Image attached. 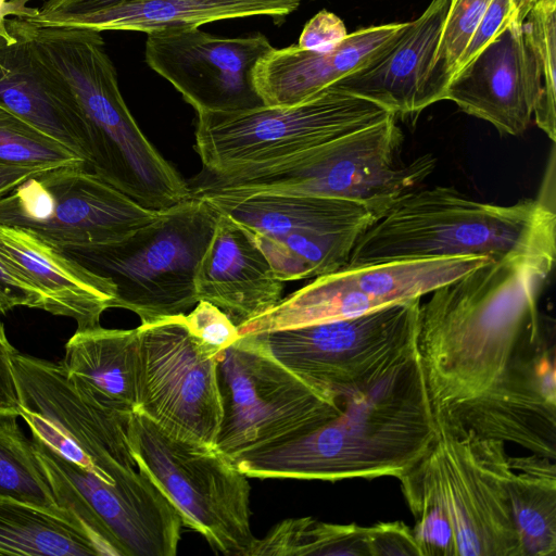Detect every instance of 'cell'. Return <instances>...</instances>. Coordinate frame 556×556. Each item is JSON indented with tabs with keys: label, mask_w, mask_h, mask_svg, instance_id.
Segmentation results:
<instances>
[{
	"label": "cell",
	"mask_w": 556,
	"mask_h": 556,
	"mask_svg": "<svg viewBox=\"0 0 556 556\" xmlns=\"http://www.w3.org/2000/svg\"><path fill=\"white\" fill-rule=\"evenodd\" d=\"M551 273L489 260L420 303L417 351L434 414L484 391L548 330L539 299Z\"/></svg>",
	"instance_id": "6da1fadb"
},
{
	"label": "cell",
	"mask_w": 556,
	"mask_h": 556,
	"mask_svg": "<svg viewBox=\"0 0 556 556\" xmlns=\"http://www.w3.org/2000/svg\"><path fill=\"white\" fill-rule=\"evenodd\" d=\"M340 415L233 459L251 478L339 481L399 477L431 447L435 414L416 350L376 383L342 396Z\"/></svg>",
	"instance_id": "7a4b0ae2"
},
{
	"label": "cell",
	"mask_w": 556,
	"mask_h": 556,
	"mask_svg": "<svg viewBox=\"0 0 556 556\" xmlns=\"http://www.w3.org/2000/svg\"><path fill=\"white\" fill-rule=\"evenodd\" d=\"M480 256L523 261L553 270L556 213L547 194L502 205L452 187L414 189L356 240L348 264Z\"/></svg>",
	"instance_id": "3957f363"
},
{
	"label": "cell",
	"mask_w": 556,
	"mask_h": 556,
	"mask_svg": "<svg viewBox=\"0 0 556 556\" xmlns=\"http://www.w3.org/2000/svg\"><path fill=\"white\" fill-rule=\"evenodd\" d=\"M5 24L78 101L92 135L91 172L151 210L164 211L191 198L188 181L146 137L126 105L101 31L38 26L18 17Z\"/></svg>",
	"instance_id": "277c9868"
},
{
	"label": "cell",
	"mask_w": 556,
	"mask_h": 556,
	"mask_svg": "<svg viewBox=\"0 0 556 556\" xmlns=\"http://www.w3.org/2000/svg\"><path fill=\"white\" fill-rule=\"evenodd\" d=\"M395 116L302 153L222 172L202 170L188 181L191 198L304 194L351 201L378 218L434 169L431 154L405 163Z\"/></svg>",
	"instance_id": "5b68a950"
},
{
	"label": "cell",
	"mask_w": 556,
	"mask_h": 556,
	"mask_svg": "<svg viewBox=\"0 0 556 556\" xmlns=\"http://www.w3.org/2000/svg\"><path fill=\"white\" fill-rule=\"evenodd\" d=\"M217 217L205 199L190 198L119 242L63 252L113 282L114 307L150 324L198 303L195 276Z\"/></svg>",
	"instance_id": "8992f818"
},
{
	"label": "cell",
	"mask_w": 556,
	"mask_h": 556,
	"mask_svg": "<svg viewBox=\"0 0 556 556\" xmlns=\"http://www.w3.org/2000/svg\"><path fill=\"white\" fill-rule=\"evenodd\" d=\"M217 377L223 418L215 447L232 460L303 435L343 408L342 396L286 368L253 334L222 352Z\"/></svg>",
	"instance_id": "52a82bcc"
},
{
	"label": "cell",
	"mask_w": 556,
	"mask_h": 556,
	"mask_svg": "<svg viewBox=\"0 0 556 556\" xmlns=\"http://www.w3.org/2000/svg\"><path fill=\"white\" fill-rule=\"evenodd\" d=\"M127 434L136 465L173 501L184 526L224 555H251V488L232 459L215 445L172 435L138 412L130 415Z\"/></svg>",
	"instance_id": "ba28073f"
},
{
	"label": "cell",
	"mask_w": 556,
	"mask_h": 556,
	"mask_svg": "<svg viewBox=\"0 0 556 556\" xmlns=\"http://www.w3.org/2000/svg\"><path fill=\"white\" fill-rule=\"evenodd\" d=\"M384 108L334 86L290 106L198 113L194 149L207 172L262 164L379 123Z\"/></svg>",
	"instance_id": "9c48e42d"
},
{
	"label": "cell",
	"mask_w": 556,
	"mask_h": 556,
	"mask_svg": "<svg viewBox=\"0 0 556 556\" xmlns=\"http://www.w3.org/2000/svg\"><path fill=\"white\" fill-rule=\"evenodd\" d=\"M200 199L235 220L283 282L317 278L345 266L358 237L378 219L362 204L315 195Z\"/></svg>",
	"instance_id": "30bf717a"
},
{
	"label": "cell",
	"mask_w": 556,
	"mask_h": 556,
	"mask_svg": "<svg viewBox=\"0 0 556 556\" xmlns=\"http://www.w3.org/2000/svg\"><path fill=\"white\" fill-rule=\"evenodd\" d=\"M420 303L250 334L295 375L343 396L376 383L417 350Z\"/></svg>",
	"instance_id": "8fae6325"
},
{
	"label": "cell",
	"mask_w": 556,
	"mask_h": 556,
	"mask_svg": "<svg viewBox=\"0 0 556 556\" xmlns=\"http://www.w3.org/2000/svg\"><path fill=\"white\" fill-rule=\"evenodd\" d=\"M12 368L18 415L33 439L106 483L137 468L127 434L131 414L85 394L61 363L16 351Z\"/></svg>",
	"instance_id": "7c38bea8"
},
{
	"label": "cell",
	"mask_w": 556,
	"mask_h": 556,
	"mask_svg": "<svg viewBox=\"0 0 556 556\" xmlns=\"http://www.w3.org/2000/svg\"><path fill=\"white\" fill-rule=\"evenodd\" d=\"M136 410L177 438L215 445L223 406L220 355L189 331L185 314L138 328Z\"/></svg>",
	"instance_id": "4fadbf2b"
},
{
	"label": "cell",
	"mask_w": 556,
	"mask_h": 556,
	"mask_svg": "<svg viewBox=\"0 0 556 556\" xmlns=\"http://www.w3.org/2000/svg\"><path fill=\"white\" fill-rule=\"evenodd\" d=\"M489 260L463 256L346 264L315 278L268 312L242 324L239 334L353 318L421 299Z\"/></svg>",
	"instance_id": "5bb4252c"
},
{
	"label": "cell",
	"mask_w": 556,
	"mask_h": 556,
	"mask_svg": "<svg viewBox=\"0 0 556 556\" xmlns=\"http://www.w3.org/2000/svg\"><path fill=\"white\" fill-rule=\"evenodd\" d=\"M433 443L455 530L456 556H523L505 443L480 439L435 415Z\"/></svg>",
	"instance_id": "9a60e30c"
},
{
	"label": "cell",
	"mask_w": 556,
	"mask_h": 556,
	"mask_svg": "<svg viewBox=\"0 0 556 556\" xmlns=\"http://www.w3.org/2000/svg\"><path fill=\"white\" fill-rule=\"evenodd\" d=\"M273 49L262 34L223 37L173 27L147 34L144 60L197 113L236 112L265 105L254 72Z\"/></svg>",
	"instance_id": "2e32d148"
},
{
	"label": "cell",
	"mask_w": 556,
	"mask_h": 556,
	"mask_svg": "<svg viewBox=\"0 0 556 556\" xmlns=\"http://www.w3.org/2000/svg\"><path fill=\"white\" fill-rule=\"evenodd\" d=\"M548 330L521 348L484 391L437 413L480 439L511 442L556 458V370Z\"/></svg>",
	"instance_id": "e0dca14e"
},
{
	"label": "cell",
	"mask_w": 556,
	"mask_h": 556,
	"mask_svg": "<svg viewBox=\"0 0 556 556\" xmlns=\"http://www.w3.org/2000/svg\"><path fill=\"white\" fill-rule=\"evenodd\" d=\"M523 20L491 39L448 83L444 100L490 123L501 135L519 136L530 125L542 89L536 55Z\"/></svg>",
	"instance_id": "ac0fdd59"
},
{
	"label": "cell",
	"mask_w": 556,
	"mask_h": 556,
	"mask_svg": "<svg viewBox=\"0 0 556 556\" xmlns=\"http://www.w3.org/2000/svg\"><path fill=\"white\" fill-rule=\"evenodd\" d=\"M51 193L47 219L26 228L59 250L119 242L155 219L161 211L140 205L86 164L39 175Z\"/></svg>",
	"instance_id": "d6986e66"
},
{
	"label": "cell",
	"mask_w": 556,
	"mask_h": 556,
	"mask_svg": "<svg viewBox=\"0 0 556 556\" xmlns=\"http://www.w3.org/2000/svg\"><path fill=\"white\" fill-rule=\"evenodd\" d=\"M52 454L92 511L119 542L126 556L176 555L184 526L181 515L141 465L137 464V469L114 483H106Z\"/></svg>",
	"instance_id": "ffe728a7"
},
{
	"label": "cell",
	"mask_w": 556,
	"mask_h": 556,
	"mask_svg": "<svg viewBox=\"0 0 556 556\" xmlns=\"http://www.w3.org/2000/svg\"><path fill=\"white\" fill-rule=\"evenodd\" d=\"M0 104L67 147L89 168L92 135L78 101L33 47L11 33L0 36Z\"/></svg>",
	"instance_id": "44dd1931"
},
{
	"label": "cell",
	"mask_w": 556,
	"mask_h": 556,
	"mask_svg": "<svg viewBox=\"0 0 556 556\" xmlns=\"http://www.w3.org/2000/svg\"><path fill=\"white\" fill-rule=\"evenodd\" d=\"M407 26L408 22H403L361 28L323 50H304L298 45L274 48L255 68V87L265 105L301 103L370 63Z\"/></svg>",
	"instance_id": "7402d4cb"
},
{
	"label": "cell",
	"mask_w": 556,
	"mask_h": 556,
	"mask_svg": "<svg viewBox=\"0 0 556 556\" xmlns=\"http://www.w3.org/2000/svg\"><path fill=\"white\" fill-rule=\"evenodd\" d=\"M0 261L29 280L45 295L46 312L72 318L77 329L100 326L113 308V282L85 267L35 232L0 225Z\"/></svg>",
	"instance_id": "603a6c76"
},
{
	"label": "cell",
	"mask_w": 556,
	"mask_h": 556,
	"mask_svg": "<svg viewBox=\"0 0 556 556\" xmlns=\"http://www.w3.org/2000/svg\"><path fill=\"white\" fill-rule=\"evenodd\" d=\"M283 283L245 231L218 212L195 276L198 300L220 308L238 328L278 304Z\"/></svg>",
	"instance_id": "cb8c5ba5"
},
{
	"label": "cell",
	"mask_w": 556,
	"mask_h": 556,
	"mask_svg": "<svg viewBox=\"0 0 556 556\" xmlns=\"http://www.w3.org/2000/svg\"><path fill=\"white\" fill-rule=\"evenodd\" d=\"M448 5L450 0H431L387 50L331 86L369 100L395 117L418 115Z\"/></svg>",
	"instance_id": "d4e9b609"
},
{
	"label": "cell",
	"mask_w": 556,
	"mask_h": 556,
	"mask_svg": "<svg viewBox=\"0 0 556 556\" xmlns=\"http://www.w3.org/2000/svg\"><path fill=\"white\" fill-rule=\"evenodd\" d=\"M302 0H136L97 12L39 18L29 23L47 27L134 30L149 34L173 27L250 16L282 18Z\"/></svg>",
	"instance_id": "484cf974"
},
{
	"label": "cell",
	"mask_w": 556,
	"mask_h": 556,
	"mask_svg": "<svg viewBox=\"0 0 556 556\" xmlns=\"http://www.w3.org/2000/svg\"><path fill=\"white\" fill-rule=\"evenodd\" d=\"M70 380L102 406L131 414L137 406L138 331L77 329L65 344Z\"/></svg>",
	"instance_id": "4316f807"
},
{
	"label": "cell",
	"mask_w": 556,
	"mask_h": 556,
	"mask_svg": "<svg viewBox=\"0 0 556 556\" xmlns=\"http://www.w3.org/2000/svg\"><path fill=\"white\" fill-rule=\"evenodd\" d=\"M508 459L510 506L523 556H555V463L536 454Z\"/></svg>",
	"instance_id": "83f0119b"
},
{
	"label": "cell",
	"mask_w": 556,
	"mask_h": 556,
	"mask_svg": "<svg viewBox=\"0 0 556 556\" xmlns=\"http://www.w3.org/2000/svg\"><path fill=\"white\" fill-rule=\"evenodd\" d=\"M0 555L87 556L97 552L74 522L0 495Z\"/></svg>",
	"instance_id": "f1b7e54d"
},
{
	"label": "cell",
	"mask_w": 556,
	"mask_h": 556,
	"mask_svg": "<svg viewBox=\"0 0 556 556\" xmlns=\"http://www.w3.org/2000/svg\"><path fill=\"white\" fill-rule=\"evenodd\" d=\"M396 478L415 518L413 533L421 556H456L454 523L433 444Z\"/></svg>",
	"instance_id": "f546056e"
},
{
	"label": "cell",
	"mask_w": 556,
	"mask_h": 556,
	"mask_svg": "<svg viewBox=\"0 0 556 556\" xmlns=\"http://www.w3.org/2000/svg\"><path fill=\"white\" fill-rule=\"evenodd\" d=\"M370 556L367 527L290 518L256 539L250 556Z\"/></svg>",
	"instance_id": "4dcf8cb0"
},
{
	"label": "cell",
	"mask_w": 556,
	"mask_h": 556,
	"mask_svg": "<svg viewBox=\"0 0 556 556\" xmlns=\"http://www.w3.org/2000/svg\"><path fill=\"white\" fill-rule=\"evenodd\" d=\"M17 417L16 415L0 417V495L67 519L78 526L59 506L36 456L33 440L24 435L17 424Z\"/></svg>",
	"instance_id": "1f68e13d"
},
{
	"label": "cell",
	"mask_w": 556,
	"mask_h": 556,
	"mask_svg": "<svg viewBox=\"0 0 556 556\" xmlns=\"http://www.w3.org/2000/svg\"><path fill=\"white\" fill-rule=\"evenodd\" d=\"M491 1L450 0L435 56L422 89V110L444 100L446 87Z\"/></svg>",
	"instance_id": "d6a6232c"
},
{
	"label": "cell",
	"mask_w": 556,
	"mask_h": 556,
	"mask_svg": "<svg viewBox=\"0 0 556 556\" xmlns=\"http://www.w3.org/2000/svg\"><path fill=\"white\" fill-rule=\"evenodd\" d=\"M0 164L56 168L86 162L56 139L0 104Z\"/></svg>",
	"instance_id": "836d02e7"
},
{
	"label": "cell",
	"mask_w": 556,
	"mask_h": 556,
	"mask_svg": "<svg viewBox=\"0 0 556 556\" xmlns=\"http://www.w3.org/2000/svg\"><path fill=\"white\" fill-rule=\"evenodd\" d=\"M541 74L542 89L534 121L553 141L556 117V0H538L522 22Z\"/></svg>",
	"instance_id": "e575fe53"
},
{
	"label": "cell",
	"mask_w": 556,
	"mask_h": 556,
	"mask_svg": "<svg viewBox=\"0 0 556 556\" xmlns=\"http://www.w3.org/2000/svg\"><path fill=\"white\" fill-rule=\"evenodd\" d=\"M190 333L208 351L220 355L239 338L237 326L217 306L207 301H198L194 308L185 314Z\"/></svg>",
	"instance_id": "d590c367"
},
{
	"label": "cell",
	"mask_w": 556,
	"mask_h": 556,
	"mask_svg": "<svg viewBox=\"0 0 556 556\" xmlns=\"http://www.w3.org/2000/svg\"><path fill=\"white\" fill-rule=\"evenodd\" d=\"M536 2L538 0H492L459 60L456 73L510 23L525 20Z\"/></svg>",
	"instance_id": "8d00e7d4"
},
{
	"label": "cell",
	"mask_w": 556,
	"mask_h": 556,
	"mask_svg": "<svg viewBox=\"0 0 556 556\" xmlns=\"http://www.w3.org/2000/svg\"><path fill=\"white\" fill-rule=\"evenodd\" d=\"M370 556H421L413 529L402 521L367 527Z\"/></svg>",
	"instance_id": "74e56055"
},
{
	"label": "cell",
	"mask_w": 556,
	"mask_h": 556,
	"mask_svg": "<svg viewBox=\"0 0 556 556\" xmlns=\"http://www.w3.org/2000/svg\"><path fill=\"white\" fill-rule=\"evenodd\" d=\"M16 306L46 311L47 301L29 280L0 261V317Z\"/></svg>",
	"instance_id": "f35d334b"
},
{
	"label": "cell",
	"mask_w": 556,
	"mask_h": 556,
	"mask_svg": "<svg viewBox=\"0 0 556 556\" xmlns=\"http://www.w3.org/2000/svg\"><path fill=\"white\" fill-rule=\"evenodd\" d=\"M346 36L343 21L334 13L321 10L305 24L296 45L304 50H323L333 47Z\"/></svg>",
	"instance_id": "ab89813d"
},
{
	"label": "cell",
	"mask_w": 556,
	"mask_h": 556,
	"mask_svg": "<svg viewBox=\"0 0 556 556\" xmlns=\"http://www.w3.org/2000/svg\"><path fill=\"white\" fill-rule=\"evenodd\" d=\"M16 350L9 342L3 324L0 323V417L18 415V397L12 368Z\"/></svg>",
	"instance_id": "60d3db41"
},
{
	"label": "cell",
	"mask_w": 556,
	"mask_h": 556,
	"mask_svg": "<svg viewBox=\"0 0 556 556\" xmlns=\"http://www.w3.org/2000/svg\"><path fill=\"white\" fill-rule=\"evenodd\" d=\"M131 1L136 0H47L38 8L39 11L35 16L25 21L33 22L46 17L86 14Z\"/></svg>",
	"instance_id": "b9f144b4"
},
{
	"label": "cell",
	"mask_w": 556,
	"mask_h": 556,
	"mask_svg": "<svg viewBox=\"0 0 556 556\" xmlns=\"http://www.w3.org/2000/svg\"><path fill=\"white\" fill-rule=\"evenodd\" d=\"M53 169L46 166L0 164V195L16 188L25 180Z\"/></svg>",
	"instance_id": "7bdbcfd3"
},
{
	"label": "cell",
	"mask_w": 556,
	"mask_h": 556,
	"mask_svg": "<svg viewBox=\"0 0 556 556\" xmlns=\"http://www.w3.org/2000/svg\"><path fill=\"white\" fill-rule=\"evenodd\" d=\"M30 0H0V36L9 35L5 21L9 16L28 20L38 13V8L28 7Z\"/></svg>",
	"instance_id": "ee69618b"
}]
</instances>
